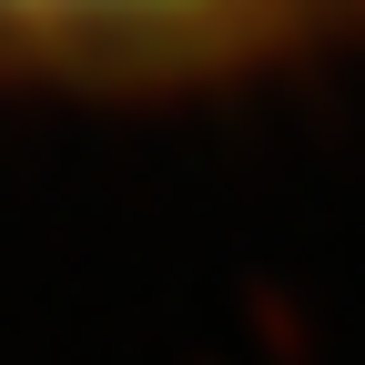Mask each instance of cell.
<instances>
[{
	"instance_id": "cell-1",
	"label": "cell",
	"mask_w": 365,
	"mask_h": 365,
	"mask_svg": "<svg viewBox=\"0 0 365 365\" xmlns=\"http://www.w3.org/2000/svg\"><path fill=\"white\" fill-rule=\"evenodd\" d=\"M264 11V0H0V31L21 41H182Z\"/></svg>"
}]
</instances>
